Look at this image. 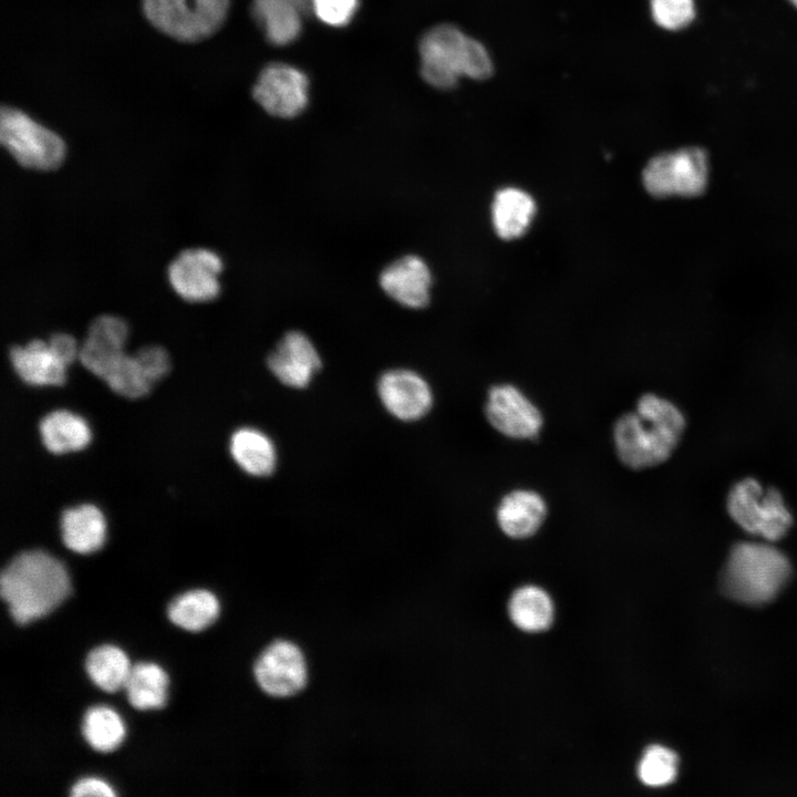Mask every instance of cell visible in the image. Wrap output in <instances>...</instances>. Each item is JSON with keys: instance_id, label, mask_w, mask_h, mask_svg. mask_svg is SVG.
<instances>
[{"instance_id": "6da1fadb", "label": "cell", "mask_w": 797, "mask_h": 797, "mask_svg": "<svg viewBox=\"0 0 797 797\" xmlns=\"http://www.w3.org/2000/svg\"><path fill=\"white\" fill-rule=\"evenodd\" d=\"M686 425L682 411L654 393L639 397L635 410L618 417L612 428L620 462L631 469H645L667 460Z\"/></svg>"}, {"instance_id": "7a4b0ae2", "label": "cell", "mask_w": 797, "mask_h": 797, "mask_svg": "<svg viewBox=\"0 0 797 797\" xmlns=\"http://www.w3.org/2000/svg\"><path fill=\"white\" fill-rule=\"evenodd\" d=\"M63 563L42 550L17 555L2 570L0 593L18 624L45 615L70 593Z\"/></svg>"}, {"instance_id": "3957f363", "label": "cell", "mask_w": 797, "mask_h": 797, "mask_svg": "<svg viewBox=\"0 0 797 797\" xmlns=\"http://www.w3.org/2000/svg\"><path fill=\"white\" fill-rule=\"evenodd\" d=\"M421 74L437 89L453 87L459 77L486 80L494 72L487 49L452 24L429 29L420 42Z\"/></svg>"}, {"instance_id": "277c9868", "label": "cell", "mask_w": 797, "mask_h": 797, "mask_svg": "<svg viewBox=\"0 0 797 797\" xmlns=\"http://www.w3.org/2000/svg\"><path fill=\"white\" fill-rule=\"evenodd\" d=\"M789 576L784 552L766 542L742 541L732 548L721 580L728 597L755 605L773 600Z\"/></svg>"}, {"instance_id": "5b68a950", "label": "cell", "mask_w": 797, "mask_h": 797, "mask_svg": "<svg viewBox=\"0 0 797 797\" xmlns=\"http://www.w3.org/2000/svg\"><path fill=\"white\" fill-rule=\"evenodd\" d=\"M726 509L746 532L767 541L785 537L794 518L783 495L756 478H743L728 491Z\"/></svg>"}, {"instance_id": "8992f818", "label": "cell", "mask_w": 797, "mask_h": 797, "mask_svg": "<svg viewBox=\"0 0 797 797\" xmlns=\"http://www.w3.org/2000/svg\"><path fill=\"white\" fill-rule=\"evenodd\" d=\"M0 142L17 163L37 170L58 168L66 153L60 135L8 105L0 111Z\"/></svg>"}, {"instance_id": "52a82bcc", "label": "cell", "mask_w": 797, "mask_h": 797, "mask_svg": "<svg viewBox=\"0 0 797 797\" xmlns=\"http://www.w3.org/2000/svg\"><path fill=\"white\" fill-rule=\"evenodd\" d=\"M230 0H199L189 8L187 0H142L147 21L163 34L180 42L203 41L224 24Z\"/></svg>"}, {"instance_id": "ba28073f", "label": "cell", "mask_w": 797, "mask_h": 797, "mask_svg": "<svg viewBox=\"0 0 797 797\" xmlns=\"http://www.w3.org/2000/svg\"><path fill=\"white\" fill-rule=\"evenodd\" d=\"M707 163L696 148L665 153L651 159L642 175L646 190L655 196L693 195L706 183Z\"/></svg>"}, {"instance_id": "9c48e42d", "label": "cell", "mask_w": 797, "mask_h": 797, "mask_svg": "<svg viewBox=\"0 0 797 797\" xmlns=\"http://www.w3.org/2000/svg\"><path fill=\"white\" fill-rule=\"evenodd\" d=\"M485 416L493 428L514 439H534L539 436L544 425L539 408L510 383L489 387Z\"/></svg>"}, {"instance_id": "30bf717a", "label": "cell", "mask_w": 797, "mask_h": 797, "mask_svg": "<svg viewBox=\"0 0 797 797\" xmlns=\"http://www.w3.org/2000/svg\"><path fill=\"white\" fill-rule=\"evenodd\" d=\"M222 270L220 257L213 250H183L168 266V280L174 291L189 302L214 300L220 292L218 276Z\"/></svg>"}, {"instance_id": "8fae6325", "label": "cell", "mask_w": 797, "mask_h": 797, "mask_svg": "<svg viewBox=\"0 0 797 797\" xmlns=\"http://www.w3.org/2000/svg\"><path fill=\"white\" fill-rule=\"evenodd\" d=\"M252 96L267 113L293 117L307 106L308 79L292 65L271 63L260 72Z\"/></svg>"}, {"instance_id": "7c38bea8", "label": "cell", "mask_w": 797, "mask_h": 797, "mask_svg": "<svg viewBox=\"0 0 797 797\" xmlns=\"http://www.w3.org/2000/svg\"><path fill=\"white\" fill-rule=\"evenodd\" d=\"M255 675L266 693L277 697L291 696L307 683V663L296 644L277 641L258 658Z\"/></svg>"}, {"instance_id": "4fadbf2b", "label": "cell", "mask_w": 797, "mask_h": 797, "mask_svg": "<svg viewBox=\"0 0 797 797\" xmlns=\"http://www.w3.org/2000/svg\"><path fill=\"white\" fill-rule=\"evenodd\" d=\"M386 410L402 421L423 417L432 407V391L424 379L407 370L385 372L377 384Z\"/></svg>"}, {"instance_id": "5bb4252c", "label": "cell", "mask_w": 797, "mask_h": 797, "mask_svg": "<svg viewBox=\"0 0 797 797\" xmlns=\"http://www.w3.org/2000/svg\"><path fill=\"white\" fill-rule=\"evenodd\" d=\"M267 363L281 383L296 389L307 386L321 368V359L313 343L300 331L284 334L269 354Z\"/></svg>"}, {"instance_id": "9a60e30c", "label": "cell", "mask_w": 797, "mask_h": 797, "mask_svg": "<svg viewBox=\"0 0 797 797\" xmlns=\"http://www.w3.org/2000/svg\"><path fill=\"white\" fill-rule=\"evenodd\" d=\"M128 327L115 315L95 318L79 350V360L92 374L103 379L108 369L124 353Z\"/></svg>"}, {"instance_id": "2e32d148", "label": "cell", "mask_w": 797, "mask_h": 797, "mask_svg": "<svg viewBox=\"0 0 797 797\" xmlns=\"http://www.w3.org/2000/svg\"><path fill=\"white\" fill-rule=\"evenodd\" d=\"M432 275L418 256H403L387 265L380 275L382 290L403 307L421 309L429 302Z\"/></svg>"}, {"instance_id": "e0dca14e", "label": "cell", "mask_w": 797, "mask_h": 797, "mask_svg": "<svg viewBox=\"0 0 797 797\" xmlns=\"http://www.w3.org/2000/svg\"><path fill=\"white\" fill-rule=\"evenodd\" d=\"M548 514L545 498L537 491L517 488L503 496L496 508L499 529L509 538L525 539L534 536Z\"/></svg>"}, {"instance_id": "ac0fdd59", "label": "cell", "mask_w": 797, "mask_h": 797, "mask_svg": "<svg viewBox=\"0 0 797 797\" xmlns=\"http://www.w3.org/2000/svg\"><path fill=\"white\" fill-rule=\"evenodd\" d=\"M311 0H252L251 14L269 42L284 45L294 41Z\"/></svg>"}, {"instance_id": "d6986e66", "label": "cell", "mask_w": 797, "mask_h": 797, "mask_svg": "<svg viewBox=\"0 0 797 797\" xmlns=\"http://www.w3.org/2000/svg\"><path fill=\"white\" fill-rule=\"evenodd\" d=\"M9 358L17 375L34 386H60L65 382L66 368L52 352L48 342L34 339L25 345H14Z\"/></svg>"}, {"instance_id": "ffe728a7", "label": "cell", "mask_w": 797, "mask_h": 797, "mask_svg": "<svg viewBox=\"0 0 797 797\" xmlns=\"http://www.w3.org/2000/svg\"><path fill=\"white\" fill-rule=\"evenodd\" d=\"M61 537L64 546L77 553L99 550L104 541L106 524L102 511L92 504H83L62 511Z\"/></svg>"}, {"instance_id": "44dd1931", "label": "cell", "mask_w": 797, "mask_h": 797, "mask_svg": "<svg viewBox=\"0 0 797 797\" xmlns=\"http://www.w3.org/2000/svg\"><path fill=\"white\" fill-rule=\"evenodd\" d=\"M39 434L43 446L53 454L81 451L91 439L87 423L66 410L45 414L39 422Z\"/></svg>"}, {"instance_id": "7402d4cb", "label": "cell", "mask_w": 797, "mask_h": 797, "mask_svg": "<svg viewBox=\"0 0 797 797\" xmlns=\"http://www.w3.org/2000/svg\"><path fill=\"white\" fill-rule=\"evenodd\" d=\"M236 464L252 476H268L276 468V448L267 435L251 427L237 429L230 437Z\"/></svg>"}, {"instance_id": "603a6c76", "label": "cell", "mask_w": 797, "mask_h": 797, "mask_svg": "<svg viewBox=\"0 0 797 797\" xmlns=\"http://www.w3.org/2000/svg\"><path fill=\"white\" fill-rule=\"evenodd\" d=\"M535 214L532 198L518 188L499 190L491 207V218L497 235L504 239L521 236Z\"/></svg>"}, {"instance_id": "cb8c5ba5", "label": "cell", "mask_w": 797, "mask_h": 797, "mask_svg": "<svg viewBox=\"0 0 797 797\" xmlns=\"http://www.w3.org/2000/svg\"><path fill=\"white\" fill-rule=\"evenodd\" d=\"M168 677L155 663H136L124 684L128 702L137 710L161 708L167 697Z\"/></svg>"}, {"instance_id": "d4e9b609", "label": "cell", "mask_w": 797, "mask_h": 797, "mask_svg": "<svg viewBox=\"0 0 797 797\" xmlns=\"http://www.w3.org/2000/svg\"><path fill=\"white\" fill-rule=\"evenodd\" d=\"M508 612L516 627L528 632H539L550 627L553 604L541 588L525 586L514 592Z\"/></svg>"}, {"instance_id": "484cf974", "label": "cell", "mask_w": 797, "mask_h": 797, "mask_svg": "<svg viewBox=\"0 0 797 797\" xmlns=\"http://www.w3.org/2000/svg\"><path fill=\"white\" fill-rule=\"evenodd\" d=\"M219 614V602L207 590L187 591L172 601L168 617L176 625L188 631H200L210 625Z\"/></svg>"}, {"instance_id": "4316f807", "label": "cell", "mask_w": 797, "mask_h": 797, "mask_svg": "<svg viewBox=\"0 0 797 797\" xmlns=\"http://www.w3.org/2000/svg\"><path fill=\"white\" fill-rule=\"evenodd\" d=\"M132 665L126 654L117 646L101 645L86 656L85 669L92 682L105 692L124 687Z\"/></svg>"}, {"instance_id": "83f0119b", "label": "cell", "mask_w": 797, "mask_h": 797, "mask_svg": "<svg viewBox=\"0 0 797 797\" xmlns=\"http://www.w3.org/2000/svg\"><path fill=\"white\" fill-rule=\"evenodd\" d=\"M83 736L92 748L107 753L124 739L125 727L120 715L107 706H93L84 715Z\"/></svg>"}, {"instance_id": "f1b7e54d", "label": "cell", "mask_w": 797, "mask_h": 797, "mask_svg": "<svg viewBox=\"0 0 797 797\" xmlns=\"http://www.w3.org/2000/svg\"><path fill=\"white\" fill-rule=\"evenodd\" d=\"M103 380L113 392L126 398L143 397L149 393L153 385L134 354L125 352L108 369Z\"/></svg>"}, {"instance_id": "f546056e", "label": "cell", "mask_w": 797, "mask_h": 797, "mask_svg": "<svg viewBox=\"0 0 797 797\" xmlns=\"http://www.w3.org/2000/svg\"><path fill=\"white\" fill-rule=\"evenodd\" d=\"M677 764L679 759L673 751L661 745H652L646 748L639 763L638 775L643 784L662 787L675 779Z\"/></svg>"}, {"instance_id": "4dcf8cb0", "label": "cell", "mask_w": 797, "mask_h": 797, "mask_svg": "<svg viewBox=\"0 0 797 797\" xmlns=\"http://www.w3.org/2000/svg\"><path fill=\"white\" fill-rule=\"evenodd\" d=\"M654 22L664 30L677 31L695 17L694 0H649Z\"/></svg>"}, {"instance_id": "1f68e13d", "label": "cell", "mask_w": 797, "mask_h": 797, "mask_svg": "<svg viewBox=\"0 0 797 797\" xmlns=\"http://www.w3.org/2000/svg\"><path fill=\"white\" fill-rule=\"evenodd\" d=\"M356 8L358 0H311V11L322 22L333 27L345 25Z\"/></svg>"}, {"instance_id": "d6a6232c", "label": "cell", "mask_w": 797, "mask_h": 797, "mask_svg": "<svg viewBox=\"0 0 797 797\" xmlns=\"http://www.w3.org/2000/svg\"><path fill=\"white\" fill-rule=\"evenodd\" d=\"M134 356L152 384L159 381L169 371V355L159 345L142 346L134 353Z\"/></svg>"}, {"instance_id": "836d02e7", "label": "cell", "mask_w": 797, "mask_h": 797, "mask_svg": "<svg viewBox=\"0 0 797 797\" xmlns=\"http://www.w3.org/2000/svg\"><path fill=\"white\" fill-rule=\"evenodd\" d=\"M48 344L54 355L69 366L79 356L80 346L74 338L66 333H54L50 337Z\"/></svg>"}, {"instance_id": "e575fe53", "label": "cell", "mask_w": 797, "mask_h": 797, "mask_svg": "<svg viewBox=\"0 0 797 797\" xmlns=\"http://www.w3.org/2000/svg\"><path fill=\"white\" fill-rule=\"evenodd\" d=\"M73 797L95 796L112 797L115 795L111 786L104 780L95 777H86L76 782L72 789Z\"/></svg>"}, {"instance_id": "d590c367", "label": "cell", "mask_w": 797, "mask_h": 797, "mask_svg": "<svg viewBox=\"0 0 797 797\" xmlns=\"http://www.w3.org/2000/svg\"><path fill=\"white\" fill-rule=\"evenodd\" d=\"M789 2L797 9V0H789Z\"/></svg>"}]
</instances>
